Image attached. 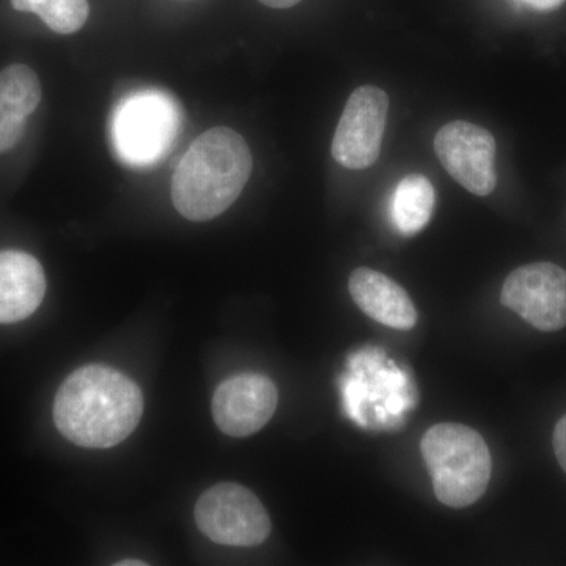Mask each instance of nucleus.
<instances>
[{"label":"nucleus","mask_w":566,"mask_h":566,"mask_svg":"<svg viewBox=\"0 0 566 566\" xmlns=\"http://www.w3.org/2000/svg\"><path fill=\"white\" fill-rule=\"evenodd\" d=\"M144 415L139 386L104 365L71 374L54 401V422L69 441L87 449H109L136 430Z\"/></svg>","instance_id":"f257e3e1"},{"label":"nucleus","mask_w":566,"mask_h":566,"mask_svg":"<svg viewBox=\"0 0 566 566\" xmlns=\"http://www.w3.org/2000/svg\"><path fill=\"white\" fill-rule=\"evenodd\" d=\"M252 174V153L233 129H208L182 156L172 180V200L182 218L207 222L229 210Z\"/></svg>","instance_id":"f03ea898"},{"label":"nucleus","mask_w":566,"mask_h":566,"mask_svg":"<svg viewBox=\"0 0 566 566\" xmlns=\"http://www.w3.org/2000/svg\"><path fill=\"white\" fill-rule=\"evenodd\" d=\"M420 450L441 504L464 509L486 493L493 461L479 431L461 423H438L424 433Z\"/></svg>","instance_id":"7ed1b4c3"},{"label":"nucleus","mask_w":566,"mask_h":566,"mask_svg":"<svg viewBox=\"0 0 566 566\" xmlns=\"http://www.w3.org/2000/svg\"><path fill=\"white\" fill-rule=\"evenodd\" d=\"M180 123V107L172 96L159 91L133 93L112 117L115 151L129 166H153L172 147Z\"/></svg>","instance_id":"20e7f679"},{"label":"nucleus","mask_w":566,"mask_h":566,"mask_svg":"<svg viewBox=\"0 0 566 566\" xmlns=\"http://www.w3.org/2000/svg\"><path fill=\"white\" fill-rule=\"evenodd\" d=\"M196 523L218 545L251 547L266 542L271 517L260 499L238 483H219L200 495Z\"/></svg>","instance_id":"39448f33"},{"label":"nucleus","mask_w":566,"mask_h":566,"mask_svg":"<svg viewBox=\"0 0 566 566\" xmlns=\"http://www.w3.org/2000/svg\"><path fill=\"white\" fill-rule=\"evenodd\" d=\"M389 98L374 85H364L349 95L344 114L335 129L333 156L346 169L360 170L374 166L381 151Z\"/></svg>","instance_id":"423d86ee"},{"label":"nucleus","mask_w":566,"mask_h":566,"mask_svg":"<svg viewBox=\"0 0 566 566\" xmlns=\"http://www.w3.org/2000/svg\"><path fill=\"white\" fill-rule=\"evenodd\" d=\"M502 304L528 324L554 333L566 326V271L553 263L517 268L505 279Z\"/></svg>","instance_id":"0eeeda50"},{"label":"nucleus","mask_w":566,"mask_h":566,"mask_svg":"<svg viewBox=\"0 0 566 566\" xmlns=\"http://www.w3.org/2000/svg\"><path fill=\"white\" fill-rule=\"evenodd\" d=\"M434 151L450 177L474 196L485 197L497 185L493 134L474 123H447L434 137Z\"/></svg>","instance_id":"6e6552de"},{"label":"nucleus","mask_w":566,"mask_h":566,"mask_svg":"<svg viewBox=\"0 0 566 566\" xmlns=\"http://www.w3.org/2000/svg\"><path fill=\"white\" fill-rule=\"evenodd\" d=\"M277 403V387L268 376L237 375L216 389L212 417L222 433L248 438L270 422Z\"/></svg>","instance_id":"1a4fd4ad"},{"label":"nucleus","mask_w":566,"mask_h":566,"mask_svg":"<svg viewBox=\"0 0 566 566\" xmlns=\"http://www.w3.org/2000/svg\"><path fill=\"white\" fill-rule=\"evenodd\" d=\"M349 293L357 307L375 322L398 331L416 326L415 303L403 286L389 275L370 268H357L349 277Z\"/></svg>","instance_id":"9d476101"},{"label":"nucleus","mask_w":566,"mask_h":566,"mask_svg":"<svg viewBox=\"0 0 566 566\" xmlns=\"http://www.w3.org/2000/svg\"><path fill=\"white\" fill-rule=\"evenodd\" d=\"M46 277L35 256L0 251V323L29 318L43 303Z\"/></svg>","instance_id":"9b49d317"},{"label":"nucleus","mask_w":566,"mask_h":566,"mask_svg":"<svg viewBox=\"0 0 566 566\" xmlns=\"http://www.w3.org/2000/svg\"><path fill=\"white\" fill-rule=\"evenodd\" d=\"M40 102V80L29 66L11 65L0 73V153L21 140L25 122Z\"/></svg>","instance_id":"f8f14e48"},{"label":"nucleus","mask_w":566,"mask_h":566,"mask_svg":"<svg viewBox=\"0 0 566 566\" xmlns=\"http://www.w3.org/2000/svg\"><path fill=\"white\" fill-rule=\"evenodd\" d=\"M436 203L433 185L423 175L411 174L398 182L390 200V218L405 237L422 232L430 222Z\"/></svg>","instance_id":"ddd939ff"},{"label":"nucleus","mask_w":566,"mask_h":566,"mask_svg":"<svg viewBox=\"0 0 566 566\" xmlns=\"http://www.w3.org/2000/svg\"><path fill=\"white\" fill-rule=\"evenodd\" d=\"M14 9L39 14L52 32L70 35L88 20V0H13Z\"/></svg>","instance_id":"4468645a"},{"label":"nucleus","mask_w":566,"mask_h":566,"mask_svg":"<svg viewBox=\"0 0 566 566\" xmlns=\"http://www.w3.org/2000/svg\"><path fill=\"white\" fill-rule=\"evenodd\" d=\"M554 452L562 469L566 472V416L562 417L554 430Z\"/></svg>","instance_id":"2eb2a0df"},{"label":"nucleus","mask_w":566,"mask_h":566,"mask_svg":"<svg viewBox=\"0 0 566 566\" xmlns=\"http://www.w3.org/2000/svg\"><path fill=\"white\" fill-rule=\"evenodd\" d=\"M520 2L531 7V9L546 11L557 9L565 0H520Z\"/></svg>","instance_id":"dca6fc26"},{"label":"nucleus","mask_w":566,"mask_h":566,"mask_svg":"<svg viewBox=\"0 0 566 566\" xmlns=\"http://www.w3.org/2000/svg\"><path fill=\"white\" fill-rule=\"evenodd\" d=\"M263 6L271 7V9H290L296 6L301 0H260Z\"/></svg>","instance_id":"f3484780"},{"label":"nucleus","mask_w":566,"mask_h":566,"mask_svg":"<svg viewBox=\"0 0 566 566\" xmlns=\"http://www.w3.org/2000/svg\"><path fill=\"white\" fill-rule=\"evenodd\" d=\"M144 566V565H147L145 564V562H139V560H125V562H118L117 566Z\"/></svg>","instance_id":"a211bd4d"}]
</instances>
